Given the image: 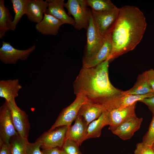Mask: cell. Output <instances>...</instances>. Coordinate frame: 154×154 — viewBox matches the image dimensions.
<instances>
[{"label":"cell","mask_w":154,"mask_h":154,"mask_svg":"<svg viewBox=\"0 0 154 154\" xmlns=\"http://www.w3.org/2000/svg\"><path fill=\"white\" fill-rule=\"evenodd\" d=\"M119 9L111 33L112 49L107 59L109 61L134 49L142 39L147 27L145 17L139 8L126 5Z\"/></svg>","instance_id":"6da1fadb"},{"label":"cell","mask_w":154,"mask_h":154,"mask_svg":"<svg viewBox=\"0 0 154 154\" xmlns=\"http://www.w3.org/2000/svg\"><path fill=\"white\" fill-rule=\"evenodd\" d=\"M107 60L94 67H82L73 82L74 93L84 94L87 99L97 102L121 94L122 91L111 83Z\"/></svg>","instance_id":"7a4b0ae2"},{"label":"cell","mask_w":154,"mask_h":154,"mask_svg":"<svg viewBox=\"0 0 154 154\" xmlns=\"http://www.w3.org/2000/svg\"><path fill=\"white\" fill-rule=\"evenodd\" d=\"M88 7L86 0H68L64 3V7L68 10V14L74 17V27L77 30L87 29L91 15V10Z\"/></svg>","instance_id":"3957f363"},{"label":"cell","mask_w":154,"mask_h":154,"mask_svg":"<svg viewBox=\"0 0 154 154\" xmlns=\"http://www.w3.org/2000/svg\"><path fill=\"white\" fill-rule=\"evenodd\" d=\"M75 100L70 105L63 109L59 114L54 123L48 130L50 131L56 128L63 126L68 127L77 117L82 106L87 100L84 94H79L76 95Z\"/></svg>","instance_id":"277c9868"},{"label":"cell","mask_w":154,"mask_h":154,"mask_svg":"<svg viewBox=\"0 0 154 154\" xmlns=\"http://www.w3.org/2000/svg\"><path fill=\"white\" fill-rule=\"evenodd\" d=\"M119 9L117 7L107 12H96L91 10V16L99 34L103 37L111 33L119 15Z\"/></svg>","instance_id":"5b68a950"},{"label":"cell","mask_w":154,"mask_h":154,"mask_svg":"<svg viewBox=\"0 0 154 154\" xmlns=\"http://www.w3.org/2000/svg\"><path fill=\"white\" fill-rule=\"evenodd\" d=\"M154 96V92L143 95H131L121 93V94L107 99L95 102L104 110H111L130 105L135 102L146 98Z\"/></svg>","instance_id":"8992f818"},{"label":"cell","mask_w":154,"mask_h":154,"mask_svg":"<svg viewBox=\"0 0 154 154\" xmlns=\"http://www.w3.org/2000/svg\"><path fill=\"white\" fill-rule=\"evenodd\" d=\"M86 31L87 42L82 61L93 57L98 52L103 45L104 38L98 32L91 15Z\"/></svg>","instance_id":"52a82bcc"},{"label":"cell","mask_w":154,"mask_h":154,"mask_svg":"<svg viewBox=\"0 0 154 154\" xmlns=\"http://www.w3.org/2000/svg\"><path fill=\"white\" fill-rule=\"evenodd\" d=\"M35 48L34 45L26 49L19 50L15 48L10 42L3 41L0 48V60L5 64H15L19 60H26Z\"/></svg>","instance_id":"ba28073f"},{"label":"cell","mask_w":154,"mask_h":154,"mask_svg":"<svg viewBox=\"0 0 154 154\" xmlns=\"http://www.w3.org/2000/svg\"><path fill=\"white\" fill-rule=\"evenodd\" d=\"M7 102L16 130L21 136L28 139L30 128L28 115L18 106L15 99H12Z\"/></svg>","instance_id":"9c48e42d"},{"label":"cell","mask_w":154,"mask_h":154,"mask_svg":"<svg viewBox=\"0 0 154 154\" xmlns=\"http://www.w3.org/2000/svg\"><path fill=\"white\" fill-rule=\"evenodd\" d=\"M68 126H63L52 130L44 132L35 141L41 143L42 149L56 147L62 148L66 139V134Z\"/></svg>","instance_id":"30bf717a"},{"label":"cell","mask_w":154,"mask_h":154,"mask_svg":"<svg viewBox=\"0 0 154 154\" xmlns=\"http://www.w3.org/2000/svg\"><path fill=\"white\" fill-rule=\"evenodd\" d=\"M18 133L13 123L10 110L5 100L0 107V140L9 143L10 138Z\"/></svg>","instance_id":"8fae6325"},{"label":"cell","mask_w":154,"mask_h":154,"mask_svg":"<svg viewBox=\"0 0 154 154\" xmlns=\"http://www.w3.org/2000/svg\"><path fill=\"white\" fill-rule=\"evenodd\" d=\"M143 120L136 115L128 118L121 123L112 132L123 140L130 139L140 128Z\"/></svg>","instance_id":"7c38bea8"},{"label":"cell","mask_w":154,"mask_h":154,"mask_svg":"<svg viewBox=\"0 0 154 154\" xmlns=\"http://www.w3.org/2000/svg\"><path fill=\"white\" fill-rule=\"evenodd\" d=\"M137 102L128 106L114 109L109 111V130L112 132L125 119L136 115L135 109Z\"/></svg>","instance_id":"4fadbf2b"},{"label":"cell","mask_w":154,"mask_h":154,"mask_svg":"<svg viewBox=\"0 0 154 154\" xmlns=\"http://www.w3.org/2000/svg\"><path fill=\"white\" fill-rule=\"evenodd\" d=\"M48 6L46 0H28L25 15L30 21L39 23L42 19Z\"/></svg>","instance_id":"5bb4252c"},{"label":"cell","mask_w":154,"mask_h":154,"mask_svg":"<svg viewBox=\"0 0 154 154\" xmlns=\"http://www.w3.org/2000/svg\"><path fill=\"white\" fill-rule=\"evenodd\" d=\"M112 49L110 33L104 37L103 45L98 52L93 57L82 61V67H94L107 60L111 54Z\"/></svg>","instance_id":"9a60e30c"},{"label":"cell","mask_w":154,"mask_h":154,"mask_svg":"<svg viewBox=\"0 0 154 154\" xmlns=\"http://www.w3.org/2000/svg\"><path fill=\"white\" fill-rule=\"evenodd\" d=\"M46 0L48 6L46 13L59 20L64 24H69L74 26V19L68 15L64 9V0Z\"/></svg>","instance_id":"2e32d148"},{"label":"cell","mask_w":154,"mask_h":154,"mask_svg":"<svg viewBox=\"0 0 154 154\" xmlns=\"http://www.w3.org/2000/svg\"><path fill=\"white\" fill-rule=\"evenodd\" d=\"M88 126L83 117L78 115L74 124L68 127L66 139L72 140L80 146L84 141Z\"/></svg>","instance_id":"e0dca14e"},{"label":"cell","mask_w":154,"mask_h":154,"mask_svg":"<svg viewBox=\"0 0 154 154\" xmlns=\"http://www.w3.org/2000/svg\"><path fill=\"white\" fill-rule=\"evenodd\" d=\"M63 24L59 20L45 13L42 20L36 25L35 29L42 35L56 36Z\"/></svg>","instance_id":"ac0fdd59"},{"label":"cell","mask_w":154,"mask_h":154,"mask_svg":"<svg viewBox=\"0 0 154 154\" xmlns=\"http://www.w3.org/2000/svg\"><path fill=\"white\" fill-rule=\"evenodd\" d=\"M109 112L104 110L100 116L97 119L92 121L88 125L84 138L87 139L99 137L102 129L105 126L110 124Z\"/></svg>","instance_id":"d6986e66"},{"label":"cell","mask_w":154,"mask_h":154,"mask_svg":"<svg viewBox=\"0 0 154 154\" xmlns=\"http://www.w3.org/2000/svg\"><path fill=\"white\" fill-rule=\"evenodd\" d=\"M104 111L99 105L87 99L81 106L78 115L83 117L88 125L92 121L98 119Z\"/></svg>","instance_id":"ffe728a7"},{"label":"cell","mask_w":154,"mask_h":154,"mask_svg":"<svg viewBox=\"0 0 154 154\" xmlns=\"http://www.w3.org/2000/svg\"><path fill=\"white\" fill-rule=\"evenodd\" d=\"M22 88L19 80L8 79L0 81V97L9 102L19 95V90Z\"/></svg>","instance_id":"44dd1931"},{"label":"cell","mask_w":154,"mask_h":154,"mask_svg":"<svg viewBox=\"0 0 154 154\" xmlns=\"http://www.w3.org/2000/svg\"><path fill=\"white\" fill-rule=\"evenodd\" d=\"M148 81L145 71L138 75L133 87L122 93L131 95H143L154 92Z\"/></svg>","instance_id":"7402d4cb"},{"label":"cell","mask_w":154,"mask_h":154,"mask_svg":"<svg viewBox=\"0 0 154 154\" xmlns=\"http://www.w3.org/2000/svg\"><path fill=\"white\" fill-rule=\"evenodd\" d=\"M13 19L8 8L5 6L4 0H0V38L2 39L9 30Z\"/></svg>","instance_id":"603a6c76"},{"label":"cell","mask_w":154,"mask_h":154,"mask_svg":"<svg viewBox=\"0 0 154 154\" xmlns=\"http://www.w3.org/2000/svg\"><path fill=\"white\" fill-rule=\"evenodd\" d=\"M28 0H11L13 11L15 13L13 21L10 25L9 30L14 31L17 25L22 16L26 14V9Z\"/></svg>","instance_id":"cb8c5ba5"},{"label":"cell","mask_w":154,"mask_h":154,"mask_svg":"<svg viewBox=\"0 0 154 154\" xmlns=\"http://www.w3.org/2000/svg\"><path fill=\"white\" fill-rule=\"evenodd\" d=\"M9 142L11 154H26L29 142L28 139L18 133L10 138Z\"/></svg>","instance_id":"d4e9b609"},{"label":"cell","mask_w":154,"mask_h":154,"mask_svg":"<svg viewBox=\"0 0 154 154\" xmlns=\"http://www.w3.org/2000/svg\"><path fill=\"white\" fill-rule=\"evenodd\" d=\"M91 10L96 12H102L111 11L116 6L110 0H86Z\"/></svg>","instance_id":"484cf974"},{"label":"cell","mask_w":154,"mask_h":154,"mask_svg":"<svg viewBox=\"0 0 154 154\" xmlns=\"http://www.w3.org/2000/svg\"><path fill=\"white\" fill-rule=\"evenodd\" d=\"M79 146L74 141L67 139H66L62 149L68 154H82L80 150Z\"/></svg>","instance_id":"4316f807"},{"label":"cell","mask_w":154,"mask_h":154,"mask_svg":"<svg viewBox=\"0 0 154 154\" xmlns=\"http://www.w3.org/2000/svg\"><path fill=\"white\" fill-rule=\"evenodd\" d=\"M149 127L148 131L142 138V142L151 146L154 144V113Z\"/></svg>","instance_id":"83f0119b"},{"label":"cell","mask_w":154,"mask_h":154,"mask_svg":"<svg viewBox=\"0 0 154 154\" xmlns=\"http://www.w3.org/2000/svg\"><path fill=\"white\" fill-rule=\"evenodd\" d=\"M134 154H154V152L151 146L142 142L137 144Z\"/></svg>","instance_id":"f1b7e54d"},{"label":"cell","mask_w":154,"mask_h":154,"mask_svg":"<svg viewBox=\"0 0 154 154\" xmlns=\"http://www.w3.org/2000/svg\"><path fill=\"white\" fill-rule=\"evenodd\" d=\"M41 143L39 141H35L34 143L29 142L27 147L26 154H42L40 150Z\"/></svg>","instance_id":"f546056e"},{"label":"cell","mask_w":154,"mask_h":154,"mask_svg":"<svg viewBox=\"0 0 154 154\" xmlns=\"http://www.w3.org/2000/svg\"><path fill=\"white\" fill-rule=\"evenodd\" d=\"M139 101L146 105L152 114L154 113V96L145 98Z\"/></svg>","instance_id":"4dcf8cb0"},{"label":"cell","mask_w":154,"mask_h":154,"mask_svg":"<svg viewBox=\"0 0 154 154\" xmlns=\"http://www.w3.org/2000/svg\"><path fill=\"white\" fill-rule=\"evenodd\" d=\"M0 154H11L9 143L0 140Z\"/></svg>","instance_id":"1f68e13d"},{"label":"cell","mask_w":154,"mask_h":154,"mask_svg":"<svg viewBox=\"0 0 154 154\" xmlns=\"http://www.w3.org/2000/svg\"><path fill=\"white\" fill-rule=\"evenodd\" d=\"M145 72L148 81L154 92V69H151Z\"/></svg>","instance_id":"d6a6232c"},{"label":"cell","mask_w":154,"mask_h":154,"mask_svg":"<svg viewBox=\"0 0 154 154\" xmlns=\"http://www.w3.org/2000/svg\"><path fill=\"white\" fill-rule=\"evenodd\" d=\"M62 148L56 147L50 149H42V154H61Z\"/></svg>","instance_id":"836d02e7"},{"label":"cell","mask_w":154,"mask_h":154,"mask_svg":"<svg viewBox=\"0 0 154 154\" xmlns=\"http://www.w3.org/2000/svg\"><path fill=\"white\" fill-rule=\"evenodd\" d=\"M61 154H68L65 151H64L62 149L61 152Z\"/></svg>","instance_id":"e575fe53"},{"label":"cell","mask_w":154,"mask_h":154,"mask_svg":"<svg viewBox=\"0 0 154 154\" xmlns=\"http://www.w3.org/2000/svg\"><path fill=\"white\" fill-rule=\"evenodd\" d=\"M151 147L154 152V144L151 146Z\"/></svg>","instance_id":"d590c367"}]
</instances>
